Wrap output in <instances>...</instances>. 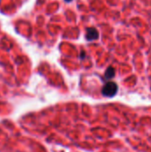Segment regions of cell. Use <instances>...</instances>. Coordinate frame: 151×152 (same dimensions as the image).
Instances as JSON below:
<instances>
[{"mask_svg":"<svg viewBox=\"0 0 151 152\" xmlns=\"http://www.w3.org/2000/svg\"><path fill=\"white\" fill-rule=\"evenodd\" d=\"M117 91H118V86L117 83L109 81L103 86L101 89V94L103 96L106 97H114L117 94Z\"/></svg>","mask_w":151,"mask_h":152,"instance_id":"6da1fadb","label":"cell"},{"mask_svg":"<svg viewBox=\"0 0 151 152\" xmlns=\"http://www.w3.org/2000/svg\"><path fill=\"white\" fill-rule=\"evenodd\" d=\"M85 31H86L85 38H86V40L89 41V42L97 40V39L100 37L99 31H98L95 28H93V27L86 28V30H85Z\"/></svg>","mask_w":151,"mask_h":152,"instance_id":"7a4b0ae2","label":"cell"},{"mask_svg":"<svg viewBox=\"0 0 151 152\" xmlns=\"http://www.w3.org/2000/svg\"><path fill=\"white\" fill-rule=\"evenodd\" d=\"M115 74H116V71H115V69L111 66H109L106 71H105V74H104V77L105 79L107 80H109V79H112L114 77H115Z\"/></svg>","mask_w":151,"mask_h":152,"instance_id":"3957f363","label":"cell"},{"mask_svg":"<svg viewBox=\"0 0 151 152\" xmlns=\"http://www.w3.org/2000/svg\"><path fill=\"white\" fill-rule=\"evenodd\" d=\"M85 57V53L84 51L81 52V54H80V59H84Z\"/></svg>","mask_w":151,"mask_h":152,"instance_id":"277c9868","label":"cell"},{"mask_svg":"<svg viewBox=\"0 0 151 152\" xmlns=\"http://www.w3.org/2000/svg\"><path fill=\"white\" fill-rule=\"evenodd\" d=\"M64 1H65L66 3H70V2H72L73 0H64Z\"/></svg>","mask_w":151,"mask_h":152,"instance_id":"5b68a950","label":"cell"}]
</instances>
